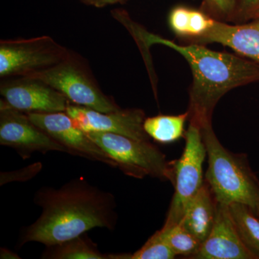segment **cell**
<instances>
[{
    "label": "cell",
    "instance_id": "52a82bcc",
    "mask_svg": "<svg viewBox=\"0 0 259 259\" xmlns=\"http://www.w3.org/2000/svg\"><path fill=\"white\" fill-rule=\"evenodd\" d=\"M71 52L52 37L4 40L0 42V76L21 77L52 67Z\"/></svg>",
    "mask_w": 259,
    "mask_h": 259
},
{
    "label": "cell",
    "instance_id": "ba28073f",
    "mask_svg": "<svg viewBox=\"0 0 259 259\" xmlns=\"http://www.w3.org/2000/svg\"><path fill=\"white\" fill-rule=\"evenodd\" d=\"M0 144L13 148L23 159L34 152L67 153L66 148L35 125L27 113L10 106L4 100L0 102Z\"/></svg>",
    "mask_w": 259,
    "mask_h": 259
},
{
    "label": "cell",
    "instance_id": "83f0119b",
    "mask_svg": "<svg viewBox=\"0 0 259 259\" xmlns=\"http://www.w3.org/2000/svg\"><path fill=\"white\" fill-rule=\"evenodd\" d=\"M253 211H254V212L259 216V205L258 206V207Z\"/></svg>",
    "mask_w": 259,
    "mask_h": 259
},
{
    "label": "cell",
    "instance_id": "7402d4cb",
    "mask_svg": "<svg viewBox=\"0 0 259 259\" xmlns=\"http://www.w3.org/2000/svg\"><path fill=\"white\" fill-rule=\"evenodd\" d=\"M238 0H206L203 3L204 10L219 18L231 20L236 10Z\"/></svg>",
    "mask_w": 259,
    "mask_h": 259
},
{
    "label": "cell",
    "instance_id": "e0dca14e",
    "mask_svg": "<svg viewBox=\"0 0 259 259\" xmlns=\"http://www.w3.org/2000/svg\"><path fill=\"white\" fill-rule=\"evenodd\" d=\"M188 117L187 111L177 115H159L146 117L144 130L149 137L156 142L171 144L185 137V125Z\"/></svg>",
    "mask_w": 259,
    "mask_h": 259
},
{
    "label": "cell",
    "instance_id": "cb8c5ba5",
    "mask_svg": "<svg viewBox=\"0 0 259 259\" xmlns=\"http://www.w3.org/2000/svg\"><path fill=\"white\" fill-rule=\"evenodd\" d=\"M259 12V0H238L231 21L244 23L254 19Z\"/></svg>",
    "mask_w": 259,
    "mask_h": 259
},
{
    "label": "cell",
    "instance_id": "603a6c76",
    "mask_svg": "<svg viewBox=\"0 0 259 259\" xmlns=\"http://www.w3.org/2000/svg\"><path fill=\"white\" fill-rule=\"evenodd\" d=\"M42 163H35L17 171L1 172L0 185L1 186L12 182H26L36 176L42 169Z\"/></svg>",
    "mask_w": 259,
    "mask_h": 259
},
{
    "label": "cell",
    "instance_id": "30bf717a",
    "mask_svg": "<svg viewBox=\"0 0 259 259\" xmlns=\"http://www.w3.org/2000/svg\"><path fill=\"white\" fill-rule=\"evenodd\" d=\"M66 112L76 127L85 133H112L139 141H150L151 139L145 131L146 116L141 109H120L111 112H102L71 102Z\"/></svg>",
    "mask_w": 259,
    "mask_h": 259
},
{
    "label": "cell",
    "instance_id": "484cf974",
    "mask_svg": "<svg viewBox=\"0 0 259 259\" xmlns=\"http://www.w3.org/2000/svg\"><path fill=\"white\" fill-rule=\"evenodd\" d=\"M0 258L1 259H20L21 257L19 256L15 252L12 251L7 248H2L0 250Z\"/></svg>",
    "mask_w": 259,
    "mask_h": 259
},
{
    "label": "cell",
    "instance_id": "ac0fdd59",
    "mask_svg": "<svg viewBox=\"0 0 259 259\" xmlns=\"http://www.w3.org/2000/svg\"><path fill=\"white\" fill-rule=\"evenodd\" d=\"M161 230L164 233L166 241L176 256L192 258L202 244L194 235L181 224L169 229L161 228Z\"/></svg>",
    "mask_w": 259,
    "mask_h": 259
},
{
    "label": "cell",
    "instance_id": "ffe728a7",
    "mask_svg": "<svg viewBox=\"0 0 259 259\" xmlns=\"http://www.w3.org/2000/svg\"><path fill=\"white\" fill-rule=\"evenodd\" d=\"M190 11V8L178 6L170 13L168 18L170 27L178 36L189 37Z\"/></svg>",
    "mask_w": 259,
    "mask_h": 259
},
{
    "label": "cell",
    "instance_id": "f1b7e54d",
    "mask_svg": "<svg viewBox=\"0 0 259 259\" xmlns=\"http://www.w3.org/2000/svg\"><path fill=\"white\" fill-rule=\"evenodd\" d=\"M205 1H206V0H203V3H204V2H205Z\"/></svg>",
    "mask_w": 259,
    "mask_h": 259
},
{
    "label": "cell",
    "instance_id": "5b68a950",
    "mask_svg": "<svg viewBox=\"0 0 259 259\" xmlns=\"http://www.w3.org/2000/svg\"><path fill=\"white\" fill-rule=\"evenodd\" d=\"M26 77L44 81L75 105L102 112H111L121 109L112 97L107 96L102 91L82 59L72 53L55 66Z\"/></svg>",
    "mask_w": 259,
    "mask_h": 259
},
{
    "label": "cell",
    "instance_id": "7a4b0ae2",
    "mask_svg": "<svg viewBox=\"0 0 259 259\" xmlns=\"http://www.w3.org/2000/svg\"><path fill=\"white\" fill-rule=\"evenodd\" d=\"M129 29L145 45L166 46L180 53L189 63L193 82L190 90L188 120L199 129L212 125L214 107L228 92L259 81V65L254 61L211 51L198 44L178 45L134 24H131Z\"/></svg>",
    "mask_w": 259,
    "mask_h": 259
},
{
    "label": "cell",
    "instance_id": "d4e9b609",
    "mask_svg": "<svg viewBox=\"0 0 259 259\" xmlns=\"http://www.w3.org/2000/svg\"><path fill=\"white\" fill-rule=\"evenodd\" d=\"M83 4L97 8H102L109 5H123L128 0H79Z\"/></svg>",
    "mask_w": 259,
    "mask_h": 259
},
{
    "label": "cell",
    "instance_id": "9a60e30c",
    "mask_svg": "<svg viewBox=\"0 0 259 259\" xmlns=\"http://www.w3.org/2000/svg\"><path fill=\"white\" fill-rule=\"evenodd\" d=\"M129 253H103L85 235L47 246L42 253L44 259H130Z\"/></svg>",
    "mask_w": 259,
    "mask_h": 259
},
{
    "label": "cell",
    "instance_id": "5bb4252c",
    "mask_svg": "<svg viewBox=\"0 0 259 259\" xmlns=\"http://www.w3.org/2000/svg\"><path fill=\"white\" fill-rule=\"evenodd\" d=\"M218 205L208 183L203 185L191 201L180 224L203 243L212 231L217 218Z\"/></svg>",
    "mask_w": 259,
    "mask_h": 259
},
{
    "label": "cell",
    "instance_id": "2e32d148",
    "mask_svg": "<svg viewBox=\"0 0 259 259\" xmlns=\"http://www.w3.org/2000/svg\"><path fill=\"white\" fill-rule=\"evenodd\" d=\"M230 214L240 238L246 248L259 259V216L247 204H228Z\"/></svg>",
    "mask_w": 259,
    "mask_h": 259
},
{
    "label": "cell",
    "instance_id": "6da1fadb",
    "mask_svg": "<svg viewBox=\"0 0 259 259\" xmlns=\"http://www.w3.org/2000/svg\"><path fill=\"white\" fill-rule=\"evenodd\" d=\"M34 202L41 207L42 212L36 221L22 231L20 247L29 242L50 246L95 228L113 231L117 224L113 194L91 185L83 177L58 189L41 187L35 193Z\"/></svg>",
    "mask_w": 259,
    "mask_h": 259
},
{
    "label": "cell",
    "instance_id": "7c38bea8",
    "mask_svg": "<svg viewBox=\"0 0 259 259\" xmlns=\"http://www.w3.org/2000/svg\"><path fill=\"white\" fill-rule=\"evenodd\" d=\"M192 259H256L243 243L228 205L219 203L212 231Z\"/></svg>",
    "mask_w": 259,
    "mask_h": 259
},
{
    "label": "cell",
    "instance_id": "d6986e66",
    "mask_svg": "<svg viewBox=\"0 0 259 259\" xmlns=\"http://www.w3.org/2000/svg\"><path fill=\"white\" fill-rule=\"evenodd\" d=\"M176 258L166 239L164 233L160 229L148 238L139 250L131 254L130 259H173Z\"/></svg>",
    "mask_w": 259,
    "mask_h": 259
},
{
    "label": "cell",
    "instance_id": "9c48e42d",
    "mask_svg": "<svg viewBox=\"0 0 259 259\" xmlns=\"http://www.w3.org/2000/svg\"><path fill=\"white\" fill-rule=\"evenodd\" d=\"M27 115L35 125L66 148L67 153L117 168L114 160L87 133L76 127L66 112H28Z\"/></svg>",
    "mask_w": 259,
    "mask_h": 259
},
{
    "label": "cell",
    "instance_id": "277c9868",
    "mask_svg": "<svg viewBox=\"0 0 259 259\" xmlns=\"http://www.w3.org/2000/svg\"><path fill=\"white\" fill-rule=\"evenodd\" d=\"M87 134L127 176L140 180L151 177L173 183L172 161H168L166 155L151 141H139L112 133L89 132Z\"/></svg>",
    "mask_w": 259,
    "mask_h": 259
},
{
    "label": "cell",
    "instance_id": "8fae6325",
    "mask_svg": "<svg viewBox=\"0 0 259 259\" xmlns=\"http://www.w3.org/2000/svg\"><path fill=\"white\" fill-rule=\"evenodd\" d=\"M0 93L10 106L25 113L66 112L71 103L47 83L26 76L2 82Z\"/></svg>",
    "mask_w": 259,
    "mask_h": 259
},
{
    "label": "cell",
    "instance_id": "8992f818",
    "mask_svg": "<svg viewBox=\"0 0 259 259\" xmlns=\"http://www.w3.org/2000/svg\"><path fill=\"white\" fill-rule=\"evenodd\" d=\"M185 146L182 156L172 161L175 194L163 229L180 224L194 196L204 182L203 163L207 156L200 129L190 124L185 133Z\"/></svg>",
    "mask_w": 259,
    "mask_h": 259
},
{
    "label": "cell",
    "instance_id": "4316f807",
    "mask_svg": "<svg viewBox=\"0 0 259 259\" xmlns=\"http://www.w3.org/2000/svg\"><path fill=\"white\" fill-rule=\"evenodd\" d=\"M253 20H255V21H259V12L258 14H257L256 16H255V18L253 19Z\"/></svg>",
    "mask_w": 259,
    "mask_h": 259
},
{
    "label": "cell",
    "instance_id": "4fadbf2b",
    "mask_svg": "<svg viewBox=\"0 0 259 259\" xmlns=\"http://www.w3.org/2000/svg\"><path fill=\"white\" fill-rule=\"evenodd\" d=\"M194 41L222 44L259 65V21L231 25L214 20L208 31Z\"/></svg>",
    "mask_w": 259,
    "mask_h": 259
},
{
    "label": "cell",
    "instance_id": "3957f363",
    "mask_svg": "<svg viewBox=\"0 0 259 259\" xmlns=\"http://www.w3.org/2000/svg\"><path fill=\"white\" fill-rule=\"evenodd\" d=\"M200 131L208 159L204 180L218 202L227 205L241 202L255 210L259 205V180L246 153H233L225 148L212 125Z\"/></svg>",
    "mask_w": 259,
    "mask_h": 259
},
{
    "label": "cell",
    "instance_id": "44dd1931",
    "mask_svg": "<svg viewBox=\"0 0 259 259\" xmlns=\"http://www.w3.org/2000/svg\"><path fill=\"white\" fill-rule=\"evenodd\" d=\"M214 20L205 13L199 10H191L189 23V37L194 40L204 35L212 26Z\"/></svg>",
    "mask_w": 259,
    "mask_h": 259
}]
</instances>
